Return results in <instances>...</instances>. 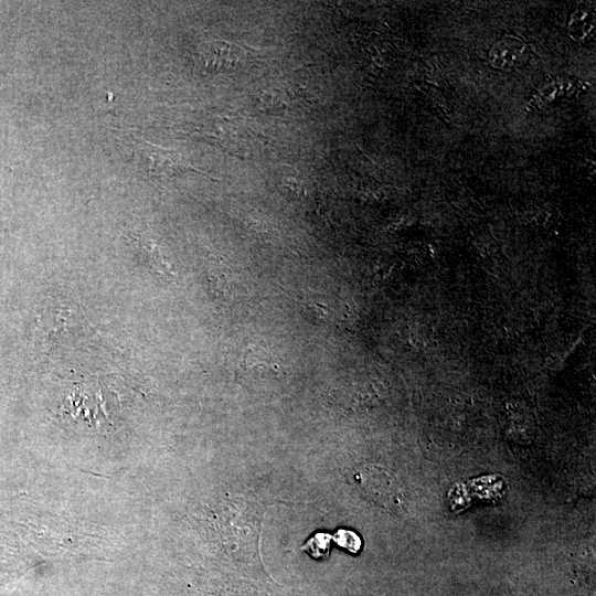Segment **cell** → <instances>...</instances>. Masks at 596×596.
Listing matches in <instances>:
<instances>
[{
  "mask_svg": "<svg viewBox=\"0 0 596 596\" xmlns=\"http://www.w3.org/2000/svg\"><path fill=\"white\" fill-rule=\"evenodd\" d=\"M528 51L523 42L517 38L507 36L497 42L490 51L491 63L499 68L511 70L523 64Z\"/></svg>",
  "mask_w": 596,
  "mask_h": 596,
  "instance_id": "5",
  "label": "cell"
},
{
  "mask_svg": "<svg viewBox=\"0 0 596 596\" xmlns=\"http://www.w3.org/2000/svg\"><path fill=\"white\" fill-rule=\"evenodd\" d=\"M237 371L248 380H265L280 373V365L265 349L251 345L241 354Z\"/></svg>",
  "mask_w": 596,
  "mask_h": 596,
  "instance_id": "3",
  "label": "cell"
},
{
  "mask_svg": "<svg viewBox=\"0 0 596 596\" xmlns=\"http://www.w3.org/2000/svg\"><path fill=\"white\" fill-rule=\"evenodd\" d=\"M134 155L145 172L152 178L167 179L187 170H195L180 153L174 150L153 145L146 140H135Z\"/></svg>",
  "mask_w": 596,
  "mask_h": 596,
  "instance_id": "1",
  "label": "cell"
},
{
  "mask_svg": "<svg viewBox=\"0 0 596 596\" xmlns=\"http://www.w3.org/2000/svg\"><path fill=\"white\" fill-rule=\"evenodd\" d=\"M209 135L227 151L245 155L247 151L245 146L248 149L249 135L245 129L241 130L240 125L232 120L215 121L213 127L209 129Z\"/></svg>",
  "mask_w": 596,
  "mask_h": 596,
  "instance_id": "4",
  "label": "cell"
},
{
  "mask_svg": "<svg viewBox=\"0 0 596 596\" xmlns=\"http://www.w3.org/2000/svg\"><path fill=\"white\" fill-rule=\"evenodd\" d=\"M130 238L135 249L155 272L164 276H174L172 267L167 263L153 241L147 240L139 234H131Z\"/></svg>",
  "mask_w": 596,
  "mask_h": 596,
  "instance_id": "6",
  "label": "cell"
},
{
  "mask_svg": "<svg viewBox=\"0 0 596 596\" xmlns=\"http://www.w3.org/2000/svg\"><path fill=\"white\" fill-rule=\"evenodd\" d=\"M594 22L592 15L588 12H576L570 23V30L574 38L584 39L593 30Z\"/></svg>",
  "mask_w": 596,
  "mask_h": 596,
  "instance_id": "8",
  "label": "cell"
},
{
  "mask_svg": "<svg viewBox=\"0 0 596 596\" xmlns=\"http://www.w3.org/2000/svg\"><path fill=\"white\" fill-rule=\"evenodd\" d=\"M200 62L211 72H230L241 66L245 58L242 46L227 41H213L200 51Z\"/></svg>",
  "mask_w": 596,
  "mask_h": 596,
  "instance_id": "2",
  "label": "cell"
},
{
  "mask_svg": "<svg viewBox=\"0 0 596 596\" xmlns=\"http://www.w3.org/2000/svg\"><path fill=\"white\" fill-rule=\"evenodd\" d=\"M331 540L332 536L327 533H317L301 546V550L307 551L316 558H324L329 555Z\"/></svg>",
  "mask_w": 596,
  "mask_h": 596,
  "instance_id": "7",
  "label": "cell"
},
{
  "mask_svg": "<svg viewBox=\"0 0 596 596\" xmlns=\"http://www.w3.org/2000/svg\"><path fill=\"white\" fill-rule=\"evenodd\" d=\"M332 540L341 547L347 549L349 552L358 553L361 549L360 536L350 530L340 529L332 536Z\"/></svg>",
  "mask_w": 596,
  "mask_h": 596,
  "instance_id": "9",
  "label": "cell"
}]
</instances>
